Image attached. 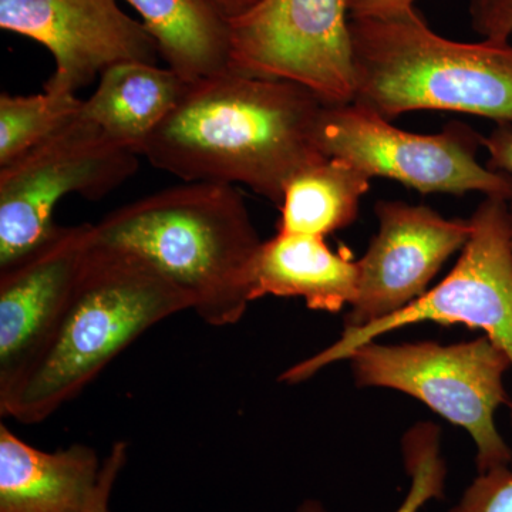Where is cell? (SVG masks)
Listing matches in <instances>:
<instances>
[{"instance_id":"cell-1","label":"cell","mask_w":512,"mask_h":512,"mask_svg":"<svg viewBox=\"0 0 512 512\" xmlns=\"http://www.w3.org/2000/svg\"><path fill=\"white\" fill-rule=\"evenodd\" d=\"M322 101L299 84L227 72L188 82L140 156L184 183L244 184L281 205L299 171L328 158Z\"/></svg>"},{"instance_id":"cell-2","label":"cell","mask_w":512,"mask_h":512,"mask_svg":"<svg viewBox=\"0 0 512 512\" xmlns=\"http://www.w3.org/2000/svg\"><path fill=\"white\" fill-rule=\"evenodd\" d=\"M188 309L190 298L144 256L92 238L62 312L0 387V413L22 424L42 423L148 329Z\"/></svg>"},{"instance_id":"cell-3","label":"cell","mask_w":512,"mask_h":512,"mask_svg":"<svg viewBox=\"0 0 512 512\" xmlns=\"http://www.w3.org/2000/svg\"><path fill=\"white\" fill-rule=\"evenodd\" d=\"M93 239L144 256L215 328L235 325L254 302L264 241L234 185L184 183L146 195L93 224Z\"/></svg>"},{"instance_id":"cell-4","label":"cell","mask_w":512,"mask_h":512,"mask_svg":"<svg viewBox=\"0 0 512 512\" xmlns=\"http://www.w3.org/2000/svg\"><path fill=\"white\" fill-rule=\"evenodd\" d=\"M355 100L386 120L454 111L512 124V45L440 36L416 8L350 18Z\"/></svg>"},{"instance_id":"cell-5","label":"cell","mask_w":512,"mask_h":512,"mask_svg":"<svg viewBox=\"0 0 512 512\" xmlns=\"http://www.w3.org/2000/svg\"><path fill=\"white\" fill-rule=\"evenodd\" d=\"M511 202L485 197L470 217L471 234L456 266L420 299L389 318L359 329H343L328 348L286 369L279 380L306 382L333 363L348 360L366 343L416 325H466L483 330L503 349L512 367V211ZM512 420V404H511Z\"/></svg>"},{"instance_id":"cell-6","label":"cell","mask_w":512,"mask_h":512,"mask_svg":"<svg viewBox=\"0 0 512 512\" xmlns=\"http://www.w3.org/2000/svg\"><path fill=\"white\" fill-rule=\"evenodd\" d=\"M348 360L357 387L409 394L466 430L476 444L478 473L511 463L512 450L495 426V412L512 404L504 389L511 362L487 336L456 345H380L375 340Z\"/></svg>"},{"instance_id":"cell-7","label":"cell","mask_w":512,"mask_h":512,"mask_svg":"<svg viewBox=\"0 0 512 512\" xmlns=\"http://www.w3.org/2000/svg\"><path fill=\"white\" fill-rule=\"evenodd\" d=\"M483 137L460 121L437 134L410 133L355 103L323 107L318 130L323 156L349 161L370 178H390L421 194L477 191L512 202V175L478 163Z\"/></svg>"},{"instance_id":"cell-8","label":"cell","mask_w":512,"mask_h":512,"mask_svg":"<svg viewBox=\"0 0 512 512\" xmlns=\"http://www.w3.org/2000/svg\"><path fill=\"white\" fill-rule=\"evenodd\" d=\"M138 154L74 116L22 157L0 167V266L45 241L57 202L101 200L138 168Z\"/></svg>"},{"instance_id":"cell-9","label":"cell","mask_w":512,"mask_h":512,"mask_svg":"<svg viewBox=\"0 0 512 512\" xmlns=\"http://www.w3.org/2000/svg\"><path fill=\"white\" fill-rule=\"evenodd\" d=\"M348 0H261L228 20L229 69L305 87L326 106L355 100Z\"/></svg>"},{"instance_id":"cell-10","label":"cell","mask_w":512,"mask_h":512,"mask_svg":"<svg viewBox=\"0 0 512 512\" xmlns=\"http://www.w3.org/2000/svg\"><path fill=\"white\" fill-rule=\"evenodd\" d=\"M0 28L49 50L56 66L45 84L50 93L76 94L114 64H156L160 56L119 0H0Z\"/></svg>"},{"instance_id":"cell-11","label":"cell","mask_w":512,"mask_h":512,"mask_svg":"<svg viewBox=\"0 0 512 512\" xmlns=\"http://www.w3.org/2000/svg\"><path fill=\"white\" fill-rule=\"evenodd\" d=\"M375 212L379 231L357 261L359 285L343 329L365 328L420 299L470 238V221L447 220L426 205L379 201Z\"/></svg>"},{"instance_id":"cell-12","label":"cell","mask_w":512,"mask_h":512,"mask_svg":"<svg viewBox=\"0 0 512 512\" xmlns=\"http://www.w3.org/2000/svg\"><path fill=\"white\" fill-rule=\"evenodd\" d=\"M93 224L57 225L29 252L0 266V387L32 355L72 293Z\"/></svg>"},{"instance_id":"cell-13","label":"cell","mask_w":512,"mask_h":512,"mask_svg":"<svg viewBox=\"0 0 512 512\" xmlns=\"http://www.w3.org/2000/svg\"><path fill=\"white\" fill-rule=\"evenodd\" d=\"M103 461L84 444L37 450L0 424V512H87Z\"/></svg>"},{"instance_id":"cell-14","label":"cell","mask_w":512,"mask_h":512,"mask_svg":"<svg viewBox=\"0 0 512 512\" xmlns=\"http://www.w3.org/2000/svg\"><path fill=\"white\" fill-rule=\"evenodd\" d=\"M357 285L350 252L333 251L325 237L278 232L262 244L252 298H301L312 311L338 313L355 301Z\"/></svg>"},{"instance_id":"cell-15","label":"cell","mask_w":512,"mask_h":512,"mask_svg":"<svg viewBox=\"0 0 512 512\" xmlns=\"http://www.w3.org/2000/svg\"><path fill=\"white\" fill-rule=\"evenodd\" d=\"M187 83L170 67L114 64L100 74L96 92L82 101L77 116L140 156L141 146L177 106Z\"/></svg>"},{"instance_id":"cell-16","label":"cell","mask_w":512,"mask_h":512,"mask_svg":"<svg viewBox=\"0 0 512 512\" xmlns=\"http://www.w3.org/2000/svg\"><path fill=\"white\" fill-rule=\"evenodd\" d=\"M185 82L229 69L228 19L210 0H126Z\"/></svg>"},{"instance_id":"cell-17","label":"cell","mask_w":512,"mask_h":512,"mask_svg":"<svg viewBox=\"0 0 512 512\" xmlns=\"http://www.w3.org/2000/svg\"><path fill=\"white\" fill-rule=\"evenodd\" d=\"M372 178L342 158H325L289 180L281 205L278 232L326 237L348 228Z\"/></svg>"},{"instance_id":"cell-18","label":"cell","mask_w":512,"mask_h":512,"mask_svg":"<svg viewBox=\"0 0 512 512\" xmlns=\"http://www.w3.org/2000/svg\"><path fill=\"white\" fill-rule=\"evenodd\" d=\"M76 94L0 96V167L28 153L79 113Z\"/></svg>"},{"instance_id":"cell-19","label":"cell","mask_w":512,"mask_h":512,"mask_svg":"<svg viewBox=\"0 0 512 512\" xmlns=\"http://www.w3.org/2000/svg\"><path fill=\"white\" fill-rule=\"evenodd\" d=\"M404 468L412 484L403 503L394 512H419L431 500L444 497L447 466L441 454V431L429 421L414 424L402 441ZM298 512H328L316 500H306Z\"/></svg>"},{"instance_id":"cell-20","label":"cell","mask_w":512,"mask_h":512,"mask_svg":"<svg viewBox=\"0 0 512 512\" xmlns=\"http://www.w3.org/2000/svg\"><path fill=\"white\" fill-rule=\"evenodd\" d=\"M448 512H512V461L478 473Z\"/></svg>"},{"instance_id":"cell-21","label":"cell","mask_w":512,"mask_h":512,"mask_svg":"<svg viewBox=\"0 0 512 512\" xmlns=\"http://www.w3.org/2000/svg\"><path fill=\"white\" fill-rule=\"evenodd\" d=\"M471 28L491 42L510 43L512 0H470Z\"/></svg>"},{"instance_id":"cell-22","label":"cell","mask_w":512,"mask_h":512,"mask_svg":"<svg viewBox=\"0 0 512 512\" xmlns=\"http://www.w3.org/2000/svg\"><path fill=\"white\" fill-rule=\"evenodd\" d=\"M127 444L123 441L114 443L110 453L103 460L101 467L100 481L97 485L92 504L87 512H110V497L114 483L120 476L121 470L126 466Z\"/></svg>"},{"instance_id":"cell-23","label":"cell","mask_w":512,"mask_h":512,"mask_svg":"<svg viewBox=\"0 0 512 512\" xmlns=\"http://www.w3.org/2000/svg\"><path fill=\"white\" fill-rule=\"evenodd\" d=\"M483 146L490 156L488 167L512 175V124H497L490 136L483 137ZM510 207L512 211V202Z\"/></svg>"},{"instance_id":"cell-24","label":"cell","mask_w":512,"mask_h":512,"mask_svg":"<svg viewBox=\"0 0 512 512\" xmlns=\"http://www.w3.org/2000/svg\"><path fill=\"white\" fill-rule=\"evenodd\" d=\"M416 0H348L350 18H382L414 8Z\"/></svg>"},{"instance_id":"cell-25","label":"cell","mask_w":512,"mask_h":512,"mask_svg":"<svg viewBox=\"0 0 512 512\" xmlns=\"http://www.w3.org/2000/svg\"><path fill=\"white\" fill-rule=\"evenodd\" d=\"M210 2L229 20L248 12L261 0H210Z\"/></svg>"}]
</instances>
